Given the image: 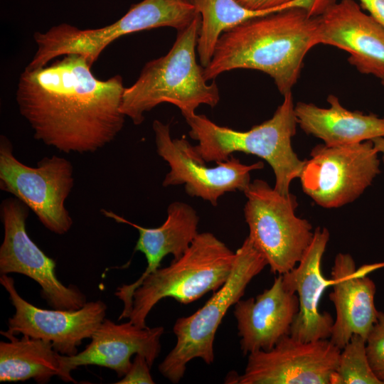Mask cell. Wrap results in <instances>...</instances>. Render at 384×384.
I'll list each match as a JSON object with an SVG mask.
<instances>
[{
  "label": "cell",
  "instance_id": "cell-5",
  "mask_svg": "<svg viewBox=\"0 0 384 384\" xmlns=\"http://www.w3.org/2000/svg\"><path fill=\"white\" fill-rule=\"evenodd\" d=\"M198 15L188 0H143L112 24L98 28L80 29L68 23L52 26L33 35L37 50L25 69L33 70L62 55L79 54L92 65L102 52L119 38L135 32L171 27L186 28Z\"/></svg>",
  "mask_w": 384,
  "mask_h": 384
},
{
  "label": "cell",
  "instance_id": "cell-25",
  "mask_svg": "<svg viewBox=\"0 0 384 384\" xmlns=\"http://www.w3.org/2000/svg\"><path fill=\"white\" fill-rule=\"evenodd\" d=\"M242 6L254 11L302 8L311 16L321 15L336 0H235Z\"/></svg>",
  "mask_w": 384,
  "mask_h": 384
},
{
  "label": "cell",
  "instance_id": "cell-11",
  "mask_svg": "<svg viewBox=\"0 0 384 384\" xmlns=\"http://www.w3.org/2000/svg\"><path fill=\"white\" fill-rule=\"evenodd\" d=\"M152 128L156 153L170 168L162 186L183 185L188 196L208 201L213 206L226 193H244L251 182L250 173L264 168L262 161L245 164L233 155L209 167L185 137H171L169 123L155 119Z\"/></svg>",
  "mask_w": 384,
  "mask_h": 384
},
{
  "label": "cell",
  "instance_id": "cell-1",
  "mask_svg": "<svg viewBox=\"0 0 384 384\" xmlns=\"http://www.w3.org/2000/svg\"><path fill=\"white\" fill-rule=\"evenodd\" d=\"M91 68L73 53L21 74L16 100L36 139L65 153H93L122 131L123 78L99 80Z\"/></svg>",
  "mask_w": 384,
  "mask_h": 384
},
{
  "label": "cell",
  "instance_id": "cell-20",
  "mask_svg": "<svg viewBox=\"0 0 384 384\" xmlns=\"http://www.w3.org/2000/svg\"><path fill=\"white\" fill-rule=\"evenodd\" d=\"M298 311V297L284 286L282 274L256 297L240 299L235 304L234 315L243 354L270 350L290 335Z\"/></svg>",
  "mask_w": 384,
  "mask_h": 384
},
{
  "label": "cell",
  "instance_id": "cell-9",
  "mask_svg": "<svg viewBox=\"0 0 384 384\" xmlns=\"http://www.w3.org/2000/svg\"><path fill=\"white\" fill-rule=\"evenodd\" d=\"M13 151L10 140L1 135V190L24 203L50 232L67 233L73 223L65 205L74 186L73 164L53 155L31 167L18 161Z\"/></svg>",
  "mask_w": 384,
  "mask_h": 384
},
{
  "label": "cell",
  "instance_id": "cell-13",
  "mask_svg": "<svg viewBox=\"0 0 384 384\" xmlns=\"http://www.w3.org/2000/svg\"><path fill=\"white\" fill-rule=\"evenodd\" d=\"M341 349L330 340L304 342L290 335L270 350L248 354L242 375H228V383L331 384Z\"/></svg>",
  "mask_w": 384,
  "mask_h": 384
},
{
  "label": "cell",
  "instance_id": "cell-7",
  "mask_svg": "<svg viewBox=\"0 0 384 384\" xmlns=\"http://www.w3.org/2000/svg\"><path fill=\"white\" fill-rule=\"evenodd\" d=\"M266 265L267 260L247 236L236 250L232 272L223 286L195 313L176 321V343L159 366L164 377L178 383L191 360L199 358L208 365L213 362L215 336L223 317Z\"/></svg>",
  "mask_w": 384,
  "mask_h": 384
},
{
  "label": "cell",
  "instance_id": "cell-10",
  "mask_svg": "<svg viewBox=\"0 0 384 384\" xmlns=\"http://www.w3.org/2000/svg\"><path fill=\"white\" fill-rule=\"evenodd\" d=\"M379 154L372 141L315 146L299 176L305 194L324 208L353 202L380 173Z\"/></svg>",
  "mask_w": 384,
  "mask_h": 384
},
{
  "label": "cell",
  "instance_id": "cell-4",
  "mask_svg": "<svg viewBox=\"0 0 384 384\" xmlns=\"http://www.w3.org/2000/svg\"><path fill=\"white\" fill-rule=\"evenodd\" d=\"M272 117L247 131H238L218 125L204 114L184 117L188 134L198 142L195 153L206 162L215 164L228 160L234 152L255 155L271 166L275 177L274 188L280 193H290V185L299 178L305 160L293 150L292 139L298 126L292 92Z\"/></svg>",
  "mask_w": 384,
  "mask_h": 384
},
{
  "label": "cell",
  "instance_id": "cell-26",
  "mask_svg": "<svg viewBox=\"0 0 384 384\" xmlns=\"http://www.w3.org/2000/svg\"><path fill=\"white\" fill-rule=\"evenodd\" d=\"M366 351L375 376L384 384V312L378 319L366 339Z\"/></svg>",
  "mask_w": 384,
  "mask_h": 384
},
{
  "label": "cell",
  "instance_id": "cell-28",
  "mask_svg": "<svg viewBox=\"0 0 384 384\" xmlns=\"http://www.w3.org/2000/svg\"><path fill=\"white\" fill-rule=\"evenodd\" d=\"M361 8L384 26V0H359Z\"/></svg>",
  "mask_w": 384,
  "mask_h": 384
},
{
  "label": "cell",
  "instance_id": "cell-23",
  "mask_svg": "<svg viewBox=\"0 0 384 384\" xmlns=\"http://www.w3.org/2000/svg\"><path fill=\"white\" fill-rule=\"evenodd\" d=\"M192 3L201 18L196 51L203 68L210 62L217 41L225 31L250 18L284 10H250L235 0H193Z\"/></svg>",
  "mask_w": 384,
  "mask_h": 384
},
{
  "label": "cell",
  "instance_id": "cell-14",
  "mask_svg": "<svg viewBox=\"0 0 384 384\" xmlns=\"http://www.w3.org/2000/svg\"><path fill=\"white\" fill-rule=\"evenodd\" d=\"M1 284L15 309L8 319L6 338L19 334L49 341L61 355L73 356L85 338H91L105 319L107 305L101 300L87 302L77 310L44 309L36 306L18 293L14 279L1 274Z\"/></svg>",
  "mask_w": 384,
  "mask_h": 384
},
{
  "label": "cell",
  "instance_id": "cell-3",
  "mask_svg": "<svg viewBox=\"0 0 384 384\" xmlns=\"http://www.w3.org/2000/svg\"><path fill=\"white\" fill-rule=\"evenodd\" d=\"M201 23L198 14L186 28L178 32L170 50L147 62L135 82L124 88L120 110L134 124H141L146 112L164 102L177 107L183 117L196 113L201 105L215 107L218 104L217 84L207 83L204 68L196 61Z\"/></svg>",
  "mask_w": 384,
  "mask_h": 384
},
{
  "label": "cell",
  "instance_id": "cell-15",
  "mask_svg": "<svg viewBox=\"0 0 384 384\" xmlns=\"http://www.w3.org/2000/svg\"><path fill=\"white\" fill-rule=\"evenodd\" d=\"M162 326L141 328L132 321L116 324L105 319L85 348L73 356L60 354V375L65 382L76 383L71 372L80 366H98L122 378L131 367L133 355L144 356L151 367L161 351Z\"/></svg>",
  "mask_w": 384,
  "mask_h": 384
},
{
  "label": "cell",
  "instance_id": "cell-27",
  "mask_svg": "<svg viewBox=\"0 0 384 384\" xmlns=\"http://www.w3.org/2000/svg\"><path fill=\"white\" fill-rule=\"evenodd\" d=\"M151 367L146 358L141 354H136L131 367L122 378L116 382L118 384H153L154 381L150 373Z\"/></svg>",
  "mask_w": 384,
  "mask_h": 384
},
{
  "label": "cell",
  "instance_id": "cell-19",
  "mask_svg": "<svg viewBox=\"0 0 384 384\" xmlns=\"http://www.w3.org/2000/svg\"><path fill=\"white\" fill-rule=\"evenodd\" d=\"M330 234L327 228L317 227L313 240L297 265L282 274L284 286L297 294L299 311L291 326L290 336L301 341L328 339L334 319L328 312L319 311L320 298L331 285L321 271V260Z\"/></svg>",
  "mask_w": 384,
  "mask_h": 384
},
{
  "label": "cell",
  "instance_id": "cell-22",
  "mask_svg": "<svg viewBox=\"0 0 384 384\" xmlns=\"http://www.w3.org/2000/svg\"><path fill=\"white\" fill-rule=\"evenodd\" d=\"M8 338L0 342L1 382L33 379L43 384L53 376L60 377V353L50 341L25 335Z\"/></svg>",
  "mask_w": 384,
  "mask_h": 384
},
{
  "label": "cell",
  "instance_id": "cell-24",
  "mask_svg": "<svg viewBox=\"0 0 384 384\" xmlns=\"http://www.w3.org/2000/svg\"><path fill=\"white\" fill-rule=\"evenodd\" d=\"M331 384H383L368 361L366 340L354 334L341 350L338 363Z\"/></svg>",
  "mask_w": 384,
  "mask_h": 384
},
{
  "label": "cell",
  "instance_id": "cell-18",
  "mask_svg": "<svg viewBox=\"0 0 384 384\" xmlns=\"http://www.w3.org/2000/svg\"><path fill=\"white\" fill-rule=\"evenodd\" d=\"M101 212L105 216L117 223L130 225L138 230L139 238L134 251L142 252L147 262L145 271L138 279L129 284H122L114 293L124 304L119 317L121 320L129 318L132 307L133 294L142 280L159 268L166 256L170 254L174 256V259H178L189 247L199 233V216L196 210L188 203L174 201L167 208V216L164 223L157 228H149L133 223L111 210L102 209Z\"/></svg>",
  "mask_w": 384,
  "mask_h": 384
},
{
  "label": "cell",
  "instance_id": "cell-8",
  "mask_svg": "<svg viewBox=\"0 0 384 384\" xmlns=\"http://www.w3.org/2000/svg\"><path fill=\"white\" fill-rule=\"evenodd\" d=\"M244 193L248 237L272 273L289 272L302 258L314 233L307 220L296 215V197L280 193L262 179L251 181Z\"/></svg>",
  "mask_w": 384,
  "mask_h": 384
},
{
  "label": "cell",
  "instance_id": "cell-29",
  "mask_svg": "<svg viewBox=\"0 0 384 384\" xmlns=\"http://www.w3.org/2000/svg\"><path fill=\"white\" fill-rule=\"evenodd\" d=\"M373 146L378 154L381 156V160L384 164V136L371 140Z\"/></svg>",
  "mask_w": 384,
  "mask_h": 384
},
{
  "label": "cell",
  "instance_id": "cell-12",
  "mask_svg": "<svg viewBox=\"0 0 384 384\" xmlns=\"http://www.w3.org/2000/svg\"><path fill=\"white\" fill-rule=\"evenodd\" d=\"M29 210L15 196L1 202L4 239L0 247L1 274L18 273L34 280L41 287L42 297L52 309H80L87 302L85 295L76 286H65L58 279L55 261L28 236L26 219Z\"/></svg>",
  "mask_w": 384,
  "mask_h": 384
},
{
  "label": "cell",
  "instance_id": "cell-6",
  "mask_svg": "<svg viewBox=\"0 0 384 384\" xmlns=\"http://www.w3.org/2000/svg\"><path fill=\"white\" fill-rule=\"evenodd\" d=\"M235 259V252L213 233H199L179 258L142 280L133 294L129 321L145 328L148 314L161 299L188 304L215 292L229 277Z\"/></svg>",
  "mask_w": 384,
  "mask_h": 384
},
{
  "label": "cell",
  "instance_id": "cell-2",
  "mask_svg": "<svg viewBox=\"0 0 384 384\" xmlns=\"http://www.w3.org/2000/svg\"><path fill=\"white\" fill-rule=\"evenodd\" d=\"M319 44L318 16L302 8L255 17L220 35L203 76L208 82L232 70H256L270 75L284 95L297 83L306 55Z\"/></svg>",
  "mask_w": 384,
  "mask_h": 384
},
{
  "label": "cell",
  "instance_id": "cell-17",
  "mask_svg": "<svg viewBox=\"0 0 384 384\" xmlns=\"http://www.w3.org/2000/svg\"><path fill=\"white\" fill-rule=\"evenodd\" d=\"M384 266V262L356 269L353 257L338 253L331 270L333 291L329 294L336 309L330 341L341 350L354 334L366 340L377 321L375 305L376 287L367 274Z\"/></svg>",
  "mask_w": 384,
  "mask_h": 384
},
{
  "label": "cell",
  "instance_id": "cell-16",
  "mask_svg": "<svg viewBox=\"0 0 384 384\" xmlns=\"http://www.w3.org/2000/svg\"><path fill=\"white\" fill-rule=\"evenodd\" d=\"M319 19V44L349 54L348 61L359 73L384 81V26L365 13L355 0L330 6Z\"/></svg>",
  "mask_w": 384,
  "mask_h": 384
},
{
  "label": "cell",
  "instance_id": "cell-21",
  "mask_svg": "<svg viewBox=\"0 0 384 384\" xmlns=\"http://www.w3.org/2000/svg\"><path fill=\"white\" fill-rule=\"evenodd\" d=\"M327 102L329 108L304 102L294 105L298 126L306 134L327 146L361 143L384 136V117L348 110L334 95H329Z\"/></svg>",
  "mask_w": 384,
  "mask_h": 384
},
{
  "label": "cell",
  "instance_id": "cell-30",
  "mask_svg": "<svg viewBox=\"0 0 384 384\" xmlns=\"http://www.w3.org/2000/svg\"><path fill=\"white\" fill-rule=\"evenodd\" d=\"M381 83L384 86V81H382Z\"/></svg>",
  "mask_w": 384,
  "mask_h": 384
},
{
  "label": "cell",
  "instance_id": "cell-31",
  "mask_svg": "<svg viewBox=\"0 0 384 384\" xmlns=\"http://www.w3.org/2000/svg\"><path fill=\"white\" fill-rule=\"evenodd\" d=\"M188 1H190L191 2H192V1H193V0H188Z\"/></svg>",
  "mask_w": 384,
  "mask_h": 384
}]
</instances>
